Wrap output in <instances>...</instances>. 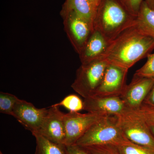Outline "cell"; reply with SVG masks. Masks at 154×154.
Masks as SVG:
<instances>
[{
    "label": "cell",
    "instance_id": "obj_1",
    "mask_svg": "<svg viewBox=\"0 0 154 154\" xmlns=\"http://www.w3.org/2000/svg\"><path fill=\"white\" fill-rule=\"evenodd\" d=\"M154 49V39L134 26L110 42L101 58L109 63L129 69L138 61L147 57Z\"/></svg>",
    "mask_w": 154,
    "mask_h": 154
},
{
    "label": "cell",
    "instance_id": "obj_2",
    "mask_svg": "<svg viewBox=\"0 0 154 154\" xmlns=\"http://www.w3.org/2000/svg\"><path fill=\"white\" fill-rule=\"evenodd\" d=\"M136 18L119 0H102L96 11L94 30L99 31L110 43L125 30L135 26Z\"/></svg>",
    "mask_w": 154,
    "mask_h": 154
},
{
    "label": "cell",
    "instance_id": "obj_3",
    "mask_svg": "<svg viewBox=\"0 0 154 154\" xmlns=\"http://www.w3.org/2000/svg\"><path fill=\"white\" fill-rule=\"evenodd\" d=\"M129 142L120 128L118 116H109L94 123L76 144L83 146L106 144L118 146Z\"/></svg>",
    "mask_w": 154,
    "mask_h": 154
},
{
    "label": "cell",
    "instance_id": "obj_4",
    "mask_svg": "<svg viewBox=\"0 0 154 154\" xmlns=\"http://www.w3.org/2000/svg\"><path fill=\"white\" fill-rule=\"evenodd\" d=\"M108 62L100 58L82 64L77 69L73 90L84 99L94 96L102 82Z\"/></svg>",
    "mask_w": 154,
    "mask_h": 154
},
{
    "label": "cell",
    "instance_id": "obj_5",
    "mask_svg": "<svg viewBox=\"0 0 154 154\" xmlns=\"http://www.w3.org/2000/svg\"><path fill=\"white\" fill-rule=\"evenodd\" d=\"M118 118L120 128L128 140L154 150V136L143 119L130 112Z\"/></svg>",
    "mask_w": 154,
    "mask_h": 154
},
{
    "label": "cell",
    "instance_id": "obj_6",
    "mask_svg": "<svg viewBox=\"0 0 154 154\" xmlns=\"http://www.w3.org/2000/svg\"><path fill=\"white\" fill-rule=\"evenodd\" d=\"M64 28L69 40L79 54L94 31L90 25L73 11L62 9L60 12Z\"/></svg>",
    "mask_w": 154,
    "mask_h": 154
},
{
    "label": "cell",
    "instance_id": "obj_7",
    "mask_svg": "<svg viewBox=\"0 0 154 154\" xmlns=\"http://www.w3.org/2000/svg\"><path fill=\"white\" fill-rule=\"evenodd\" d=\"M104 116H106L88 112L81 113L69 112L65 113L66 137L64 144L69 146L76 143L92 125Z\"/></svg>",
    "mask_w": 154,
    "mask_h": 154
},
{
    "label": "cell",
    "instance_id": "obj_8",
    "mask_svg": "<svg viewBox=\"0 0 154 154\" xmlns=\"http://www.w3.org/2000/svg\"><path fill=\"white\" fill-rule=\"evenodd\" d=\"M128 69L108 63L103 79L94 96L120 97L126 88Z\"/></svg>",
    "mask_w": 154,
    "mask_h": 154
},
{
    "label": "cell",
    "instance_id": "obj_9",
    "mask_svg": "<svg viewBox=\"0 0 154 154\" xmlns=\"http://www.w3.org/2000/svg\"><path fill=\"white\" fill-rule=\"evenodd\" d=\"M84 110L88 113L120 117L130 112L120 97L93 96L84 99Z\"/></svg>",
    "mask_w": 154,
    "mask_h": 154
},
{
    "label": "cell",
    "instance_id": "obj_10",
    "mask_svg": "<svg viewBox=\"0 0 154 154\" xmlns=\"http://www.w3.org/2000/svg\"><path fill=\"white\" fill-rule=\"evenodd\" d=\"M154 84V79L134 75L120 96L130 111H136L140 108Z\"/></svg>",
    "mask_w": 154,
    "mask_h": 154
},
{
    "label": "cell",
    "instance_id": "obj_11",
    "mask_svg": "<svg viewBox=\"0 0 154 154\" xmlns=\"http://www.w3.org/2000/svg\"><path fill=\"white\" fill-rule=\"evenodd\" d=\"M48 113V108H37L32 103L20 99L15 105L12 116L32 133L38 132Z\"/></svg>",
    "mask_w": 154,
    "mask_h": 154
},
{
    "label": "cell",
    "instance_id": "obj_12",
    "mask_svg": "<svg viewBox=\"0 0 154 154\" xmlns=\"http://www.w3.org/2000/svg\"><path fill=\"white\" fill-rule=\"evenodd\" d=\"M64 115L59 107L52 105L48 108L47 115L36 133L53 142L64 144L66 137Z\"/></svg>",
    "mask_w": 154,
    "mask_h": 154
},
{
    "label": "cell",
    "instance_id": "obj_13",
    "mask_svg": "<svg viewBox=\"0 0 154 154\" xmlns=\"http://www.w3.org/2000/svg\"><path fill=\"white\" fill-rule=\"evenodd\" d=\"M109 43L102 33L94 30L79 54L81 63H88L102 57Z\"/></svg>",
    "mask_w": 154,
    "mask_h": 154
},
{
    "label": "cell",
    "instance_id": "obj_14",
    "mask_svg": "<svg viewBox=\"0 0 154 154\" xmlns=\"http://www.w3.org/2000/svg\"><path fill=\"white\" fill-rule=\"evenodd\" d=\"M62 9L74 12L85 20L94 30L96 11L88 0H66Z\"/></svg>",
    "mask_w": 154,
    "mask_h": 154
},
{
    "label": "cell",
    "instance_id": "obj_15",
    "mask_svg": "<svg viewBox=\"0 0 154 154\" xmlns=\"http://www.w3.org/2000/svg\"><path fill=\"white\" fill-rule=\"evenodd\" d=\"M135 26L146 36L154 40V10L144 1L136 18Z\"/></svg>",
    "mask_w": 154,
    "mask_h": 154
},
{
    "label": "cell",
    "instance_id": "obj_16",
    "mask_svg": "<svg viewBox=\"0 0 154 154\" xmlns=\"http://www.w3.org/2000/svg\"><path fill=\"white\" fill-rule=\"evenodd\" d=\"M32 134L36 139L35 154H67L64 144L53 142L38 133Z\"/></svg>",
    "mask_w": 154,
    "mask_h": 154
},
{
    "label": "cell",
    "instance_id": "obj_17",
    "mask_svg": "<svg viewBox=\"0 0 154 154\" xmlns=\"http://www.w3.org/2000/svg\"><path fill=\"white\" fill-rule=\"evenodd\" d=\"M57 107H63L69 112H79L84 110V101L75 94L68 95L60 102L54 105Z\"/></svg>",
    "mask_w": 154,
    "mask_h": 154
},
{
    "label": "cell",
    "instance_id": "obj_18",
    "mask_svg": "<svg viewBox=\"0 0 154 154\" xmlns=\"http://www.w3.org/2000/svg\"><path fill=\"white\" fill-rule=\"evenodd\" d=\"M20 100L17 96L8 93H0V112L13 116L15 105Z\"/></svg>",
    "mask_w": 154,
    "mask_h": 154
},
{
    "label": "cell",
    "instance_id": "obj_19",
    "mask_svg": "<svg viewBox=\"0 0 154 154\" xmlns=\"http://www.w3.org/2000/svg\"><path fill=\"white\" fill-rule=\"evenodd\" d=\"M120 154H154V150L131 142L116 146Z\"/></svg>",
    "mask_w": 154,
    "mask_h": 154
},
{
    "label": "cell",
    "instance_id": "obj_20",
    "mask_svg": "<svg viewBox=\"0 0 154 154\" xmlns=\"http://www.w3.org/2000/svg\"><path fill=\"white\" fill-rule=\"evenodd\" d=\"M147 60L140 69L136 72L134 75L154 79V53L150 54L147 57Z\"/></svg>",
    "mask_w": 154,
    "mask_h": 154
},
{
    "label": "cell",
    "instance_id": "obj_21",
    "mask_svg": "<svg viewBox=\"0 0 154 154\" xmlns=\"http://www.w3.org/2000/svg\"><path fill=\"white\" fill-rule=\"evenodd\" d=\"M84 147L91 154H120L116 146L113 145H99Z\"/></svg>",
    "mask_w": 154,
    "mask_h": 154
},
{
    "label": "cell",
    "instance_id": "obj_22",
    "mask_svg": "<svg viewBox=\"0 0 154 154\" xmlns=\"http://www.w3.org/2000/svg\"><path fill=\"white\" fill-rule=\"evenodd\" d=\"M143 119L148 125H154V107L143 105L138 110L130 111Z\"/></svg>",
    "mask_w": 154,
    "mask_h": 154
},
{
    "label": "cell",
    "instance_id": "obj_23",
    "mask_svg": "<svg viewBox=\"0 0 154 154\" xmlns=\"http://www.w3.org/2000/svg\"><path fill=\"white\" fill-rule=\"evenodd\" d=\"M127 11L134 17L138 15L141 6L144 0H119Z\"/></svg>",
    "mask_w": 154,
    "mask_h": 154
},
{
    "label": "cell",
    "instance_id": "obj_24",
    "mask_svg": "<svg viewBox=\"0 0 154 154\" xmlns=\"http://www.w3.org/2000/svg\"><path fill=\"white\" fill-rule=\"evenodd\" d=\"M66 146L67 154H91L85 147L76 144Z\"/></svg>",
    "mask_w": 154,
    "mask_h": 154
},
{
    "label": "cell",
    "instance_id": "obj_25",
    "mask_svg": "<svg viewBox=\"0 0 154 154\" xmlns=\"http://www.w3.org/2000/svg\"><path fill=\"white\" fill-rule=\"evenodd\" d=\"M143 105L154 107V84L144 101Z\"/></svg>",
    "mask_w": 154,
    "mask_h": 154
},
{
    "label": "cell",
    "instance_id": "obj_26",
    "mask_svg": "<svg viewBox=\"0 0 154 154\" xmlns=\"http://www.w3.org/2000/svg\"><path fill=\"white\" fill-rule=\"evenodd\" d=\"M88 1L90 2L91 5L93 6L96 11H97V8H98L99 5H100L102 0H88Z\"/></svg>",
    "mask_w": 154,
    "mask_h": 154
},
{
    "label": "cell",
    "instance_id": "obj_27",
    "mask_svg": "<svg viewBox=\"0 0 154 154\" xmlns=\"http://www.w3.org/2000/svg\"><path fill=\"white\" fill-rule=\"evenodd\" d=\"M149 7L154 10V0H144Z\"/></svg>",
    "mask_w": 154,
    "mask_h": 154
},
{
    "label": "cell",
    "instance_id": "obj_28",
    "mask_svg": "<svg viewBox=\"0 0 154 154\" xmlns=\"http://www.w3.org/2000/svg\"><path fill=\"white\" fill-rule=\"evenodd\" d=\"M150 130L154 137V125H148Z\"/></svg>",
    "mask_w": 154,
    "mask_h": 154
},
{
    "label": "cell",
    "instance_id": "obj_29",
    "mask_svg": "<svg viewBox=\"0 0 154 154\" xmlns=\"http://www.w3.org/2000/svg\"><path fill=\"white\" fill-rule=\"evenodd\" d=\"M0 154H3V153L1 151V152H0Z\"/></svg>",
    "mask_w": 154,
    "mask_h": 154
}]
</instances>
